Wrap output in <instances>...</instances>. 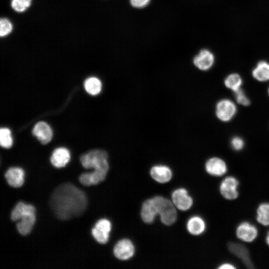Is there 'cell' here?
<instances>
[{"label":"cell","instance_id":"obj_17","mask_svg":"<svg viewBox=\"0 0 269 269\" xmlns=\"http://www.w3.org/2000/svg\"><path fill=\"white\" fill-rule=\"evenodd\" d=\"M228 246L230 252L241 259L247 268H253L249 252L245 246L236 243H230Z\"/></svg>","mask_w":269,"mask_h":269},{"label":"cell","instance_id":"obj_24","mask_svg":"<svg viewBox=\"0 0 269 269\" xmlns=\"http://www.w3.org/2000/svg\"><path fill=\"white\" fill-rule=\"evenodd\" d=\"M13 144V138L10 130L6 127L0 129V145L4 148H9Z\"/></svg>","mask_w":269,"mask_h":269},{"label":"cell","instance_id":"obj_9","mask_svg":"<svg viewBox=\"0 0 269 269\" xmlns=\"http://www.w3.org/2000/svg\"><path fill=\"white\" fill-rule=\"evenodd\" d=\"M134 247L132 242L128 239L120 240L115 246L114 254L115 257L123 261L131 259L134 254Z\"/></svg>","mask_w":269,"mask_h":269},{"label":"cell","instance_id":"obj_2","mask_svg":"<svg viewBox=\"0 0 269 269\" xmlns=\"http://www.w3.org/2000/svg\"><path fill=\"white\" fill-rule=\"evenodd\" d=\"M13 221L20 220L16 228L20 234L25 236L29 234L35 222V208L31 205L18 202L13 209L10 216Z\"/></svg>","mask_w":269,"mask_h":269},{"label":"cell","instance_id":"obj_5","mask_svg":"<svg viewBox=\"0 0 269 269\" xmlns=\"http://www.w3.org/2000/svg\"><path fill=\"white\" fill-rule=\"evenodd\" d=\"M239 181L234 177L228 176L225 178L220 185V192L222 196L227 200H234L239 196L238 187Z\"/></svg>","mask_w":269,"mask_h":269},{"label":"cell","instance_id":"obj_23","mask_svg":"<svg viewBox=\"0 0 269 269\" xmlns=\"http://www.w3.org/2000/svg\"><path fill=\"white\" fill-rule=\"evenodd\" d=\"M256 219L264 226L269 225V203H263L258 206Z\"/></svg>","mask_w":269,"mask_h":269},{"label":"cell","instance_id":"obj_32","mask_svg":"<svg viewBox=\"0 0 269 269\" xmlns=\"http://www.w3.org/2000/svg\"><path fill=\"white\" fill-rule=\"evenodd\" d=\"M266 241L267 244L269 246V231L268 232V234L266 238Z\"/></svg>","mask_w":269,"mask_h":269},{"label":"cell","instance_id":"obj_15","mask_svg":"<svg viewBox=\"0 0 269 269\" xmlns=\"http://www.w3.org/2000/svg\"><path fill=\"white\" fill-rule=\"evenodd\" d=\"M70 158L69 150L66 147H59L53 151L50 157V162L54 166L61 168L64 167Z\"/></svg>","mask_w":269,"mask_h":269},{"label":"cell","instance_id":"obj_26","mask_svg":"<svg viewBox=\"0 0 269 269\" xmlns=\"http://www.w3.org/2000/svg\"><path fill=\"white\" fill-rule=\"evenodd\" d=\"M31 0H12V8L17 12L25 11L31 4Z\"/></svg>","mask_w":269,"mask_h":269},{"label":"cell","instance_id":"obj_7","mask_svg":"<svg viewBox=\"0 0 269 269\" xmlns=\"http://www.w3.org/2000/svg\"><path fill=\"white\" fill-rule=\"evenodd\" d=\"M171 199L176 208L181 211L189 209L193 204L192 197L188 195L187 191L183 188L175 190L172 193Z\"/></svg>","mask_w":269,"mask_h":269},{"label":"cell","instance_id":"obj_11","mask_svg":"<svg viewBox=\"0 0 269 269\" xmlns=\"http://www.w3.org/2000/svg\"><path fill=\"white\" fill-rule=\"evenodd\" d=\"M236 234L237 238L246 242H252L257 238V228L248 222H244L238 225Z\"/></svg>","mask_w":269,"mask_h":269},{"label":"cell","instance_id":"obj_1","mask_svg":"<svg viewBox=\"0 0 269 269\" xmlns=\"http://www.w3.org/2000/svg\"><path fill=\"white\" fill-rule=\"evenodd\" d=\"M51 210L60 220H67L81 216L87 206L84 192L69 183L58 186L49 200Z\"/></svg>","mask_w":269,"mask_h":269},{"label":"cell","instance_id":"obj_27","mask_svg":"<svg viewBox=\"0 0 269 269\" xmlns=\"http://www.w3.org/2000/svg\"><path fill=\"white\" fill-rule=\"evenodd\" d=\"M0 35L1 37L8 35L12 29L11 23L6 18H1L0 19Z\"/></svg>","mask_w":269,"mask_h":269},{"label":"cell","instance_id":"obj_12","mask_svg":"<svg viewBox=\"0 0 269 269\" xmlns=\"http://www.w3.org/2000/svg\"><path fill=\"white\" fill-rule=\"evenodd\" d=\"M205 169L208 173L215 176H221L225 174L227 167L225 162L219 157L209 159L205 163Z\"/></svg>","mask_w":269,"mask_h":269},{"label":"cell","instance_id":"obj_6","mask_svg":"<svg viewBox=\"0 0 269 269\" xmlns=\"http://www.w3.org/2000/svg\"><path fill=\"white\" fill-rule=\"evenodd\" d=\"M112 225L110 221L106 219L99 220L92 230L95 239L99 243L105 244L108 241Z\"/></svg>","mask_w":269,"mask_h":269},{"label":"cell","instance_id":"obj_30","mask_svg":"<svg viewBox=\"0 0 269 269\" xmlns=\"http://www.w3.org/2000/svg\"><path fill=\"white\" fill-rule=\"evenodd\" d=\"M131 4L136 8H142L148 4L150 0H130Z\"/></svg>","mask_w":269,"mask_h":269},{"label":"cell","instance_id":"obj_10","mask_svg":"<svg viewBox=\"0 0 269 269\" xmlns=\"http://www.w3.org/2000/svg\"><path fill=\"white\" fill-rule=\"evenodd\" d=\"M32 134L42 144L49 142L53 137L51 127L44 121L37 122L33 127Z\"/></svg>","mask_w":269,"mask_h":269},{"label":"cell","instance_id":"obj_33","mask_svg":"<svg viewBox=\"0 0 269 269\" xmlns=\"http://www.w3.org/2000/svg\"><path fill=\"white\" fill-rule=\"evenodd\" d=\"M268 92H269V91H268Z\"/></svg>","mask_w":269,"mask_h":269},{"label":"cell","instance_id":"obj_20","mask_svg":"<svg viewBox=\"0 0 269 269\" xmlns=\"http://www.w3.org/2000/svg\"><path fill=\"white\" fill-rule=\"evenodd\" d=\"M205 228V221L199 216L192 217L187 221V229L192 235H199L204 232Z\"/></svg>","mask_w":269,"mask_h":269},{"label":"cell","instance_id":"obj_25","mask_svg":"<svg viewBox=\"0 0 269 269\" xmlns=\"http://www.w3.org/2000/svg\"><path fill=\"white\" fill-rule=\"evenodd\" d=\"M225 86L234 92L240 88L242 80L240 76L236 73L229 75L225 80Z\"/></svg>","mask_w":269,"mask_h":269},{"label":"cell","instance_id":"obj_31","mask_svg":"<svg viewBox=\"0 0 269 269\" xmlns=\"http://www.w3.org/2000/svg\"><path fill=\"white\" fill-rule=\"evenodd\" d=\"M236 267L233 265L229 263L223 264L218 267L219 269H234Z\"/></svg>","mask_w":269,"mask_h":269},{"label":"cell","instance_id":"obj_13","mask_svg":"<svg viewBox=\"0 0 269 269\" xmlns=\"http://www.w3.org/2000/svg\"><path fill=\"white\" fill-rule=\"evenodd\" d=\"M214 60V56L211 51L203 49L194 58L193 63L199 69L205 71L212 66Z\"/></svg>","mask_w":269,"mask_h":269},{"label":"cell","instance_id":"obj_18","mask_svg":"<svg viewBox=\"0 0 269 269\" xmlns=\"http://www.w3.org/2000/svg\"><path fill=\"white\" fill-rule=\"evenodd\" d=\"M24 172L22 169L13 167L5 172V177L8 184L15 188L19 187L24 182Z\"/></svg>","mask_w":269,"mask_h":269},{"label":"cell","instance_id":"obj_28","mask_svg":"<svg viewBox=\"0 0 269 269\" xmlns=\"http://www.w3.org/2000/svg\"><path fill=\"white\" fill-rule=\"evenodd\" d=\"M234 93L236 101L239 104L244 106H248L250 104L249 99L241 88L234 91Z\"/></svg>","mask_w":269,"mask_h":269},{"label":"cell","instance_id":"obj_4","mask_svg":"<svg viewBox=\"0 0 269 269\" xmlns=\"http://www.w3.org/2000/svg\"><path fill=\"white\" fill-rule=\"evenodd\" d=\"M160 220L165 225H171L176 221L177 212L173 202L162 196L153 197Z\"/></svg>","mask_w":269,"mask_h":269},{"label":"cell","instance_id":"obj_16","mask_svg":"<svg viewBox=\"0 0 269 269\" xmlns=\"http://www.w3.org/2000/svg\"><path fill=\"white\" fill-rule=\"evenodd\" d=\"M150 175L155 181L160 183H164L170 180L172 172L167 166L157 165L151 167Z\"/></svg>","mask_w":269,"mask_h":269},{"label":"cell","instance_id":"obj_22","mask_svg":"<svg viewBox=\"0 0 269 269\" xmlns=\"http://www.w3.org/2000/svg\"><path fill=\"white\" fill-rule=\"evenodd\" d=\"M253 77L258 81L269 80V63L265 61L259 62L252 71Z\"/></svg>","mask_w":269,"mask_h":269},{"label":"cell","instance_id":"obj_14","mask_svg":"<svg viewBox=\"0 0 269 269\" xmlns=\"http://www.w3.org/2000/svg\"><path fill=\"white\" fill-rule=\"evenodd\" d=\"M157 215L158 211L153 198L144 201L140 211V216L142 221L145 223L150 224L154 221Z\"/></svg>","mask_w":269,"mask_h":269},{"label":"cell","instance_id":"obj_21","mask_svg":"<svg viewBox=\"0 0 269 269\" xmlns=\"http://www.w3.org/2000/svg\"><path fill=\"white\" fill-rule=\"evenodd\" d=\"M84 88L86 92L91 96H96L99 94L102 89V83L97 77H90L84 82Z\"/></svg>","mask_w":269,"mask_h":269},{"label":"cell","instance_id":"obj_3","mask_svg":"<svg viewBox=\"0 0 269 269\" xmlns=\"http://www.w3.org/2000/svg\"><path fill=\"white\" fill-rule=\"evenodd\" d=\"M108 154L104 149H95L89 151L80 157V162L86 169L93 168L94 170L107 173L109 165Z\"/></svg>","mask_w":269,"mask_h":269},{"label":"cell","instance_id":"obj_19","mask_svg":"<svg viewBox=\"0 0 269 269\" xmlns=\"http://www.w3.org/2000/svg\"><path fill=\"white\" fill-rule=\"evenodd\" d=\"M107 174L102 171L93 170L91 172L82 174L79 177V180L85 186L96 185L104 180Z\"/></svg>","mask_w":269,"mask_h":269},{"label":"cell","instance_id":"obj_8","mask_svg":"<svg viewBox=\"0 0 269 269\" xmlns=\"http://www.w3.org/2000/svg\"><path fill=\"white\" fill-rule=\"evenodd\" d=\"M236 110V107L232 101L228 99H224L217 103L216 114L221 121L228 122L234 116Z\"/></svg>","mask_w":269,"mask_h":269},{"label":"cell","instance_id":"obj_29","mask_svg":"<svg viewBox=\"0 0 269 269\" xmlns=\"http://www.w3.org/2000/svg\"><path fill=\"white\" fill-rule=\"evenodd\" d=\"M244 145V141L241 137L236 136L232 139L231 145L234 149L241 150L243 148Z\"/></svg>","mask_w":269,"mask_h":269}]
</instances>
